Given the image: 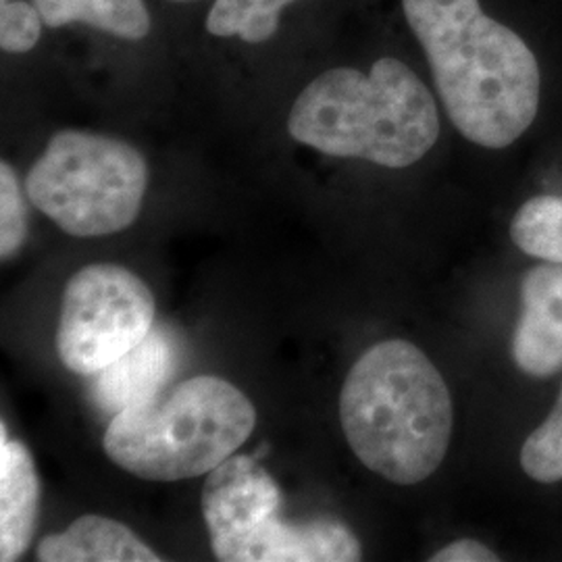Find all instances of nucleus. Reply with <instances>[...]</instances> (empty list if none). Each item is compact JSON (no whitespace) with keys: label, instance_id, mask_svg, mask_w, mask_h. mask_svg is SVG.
I'll list each match as a JSON object with an SVG mask.
<instances>
[{"label":"nucleus","instance_id":"1","mask_svg":"<svg viewBox=\"0 0 562 562\" xmlns=\"http://www.w3.org/2000/svg\"><path fill=\"white\" fill-rule=\"evenodd\" d=\"M402 9L462 136L494 150L519 140L542 90L540 65L521 36L480 0H402Z\"/></svg>","mask_w":562,"mask_h":562},{"label":"nucleus","instance_id":"2","mask_svg":"<svg viewBox=\"0 0 562 562\" xmlns=\"http://www.w3.org/2000/svg\"><path fill=\"white\" fill-rule=\"evenodd\" d=\"M344 436L359 461L396 485L438 471L452 438L454 411L436 364L415 344H375L341 385Z\"/></svg>","mask_w":562,"mask_h":562},{"label":"nucleus","instance_id":"3","mask_svg":"<svg viewBox=\"0 0 562 562\" xmlns=\"http://www.w3.org/2000/svg\"><path fill=\"white\" fill-rule=\"evenodd\" d=\"M288 132L327 157L404 169L434 148L440 115L422 78L383 57L369 74L336 67L311 81L292 104Z\"/></svg>","mask_w":562,"mask_h":562},{"label":"nucleus","instance_id":"4","mask_svg":"<svg viewBox=\"0 0 562 562\" xmlns=\"http://www.w3.org/2000/svg\"><path fill=\"white\" fill-rule=\"evenodd\" d=\"M257 425V411L234 383L213 375L186 380L167 396L120 411L104 452L146 482H181L211 473L236 454Z\"/></svg>","mask_w":562,"mask_h":562},{"label":"nucleus","instance_id":"5","mask_svg":"<svg viewBox=\"0 0 562 562\" xmlns=\"http://www.w3.org/2000/svg\"><path fill=\"white\" fill-rule=\"evenodd\" d=\"M148 167L127 142L80 130L57 132L25 178V194L76 238L120 234L138 220Z\"/></svg>","mask_w":562,"mask_h":562},{"label":"nucleus","instance_id":"6","mask_svg":"<svg viewBox=\"0 0 562 562\" xmlns=\"http://www.w3.org/2000/svg\"><path fill=\"white\" fill-rule=\"evenodd\" d=\"M157 302L150 288L120 265H90L67 281L60 299L57 352L80 375H99L148 338Z\"/></svg>","mask_w":562,"mask_h":562},{"label":"nucleus","instance_id":"7","mask_svg":"<svg viewBox=\"0 0 562 562\" xmlns=\"http://www.w3.org/2000/svg\"><path fill=\"white\" fill-rule=\"evenodd\" d=\"M276 480L252 457L232 454L206 473L202 515L217 561L241 562L252 538L280 513Z\"/></svg>","mask_w":562,"mask_h":562},{"label":"nucleus","instance_id":"8","mask_svg":"<svg viewBox=\"0 0 562 562\" xmlns=\"http://www.w3.org/2000/svg\"><path fill=\"white\" fill-rule=\"evenodd\" d=\"M522 313L513 357L522 373L550 378L562 369V265L543 262L525 273Z\"/></svg>","mask_w":562,"mask_h":562},{"label":"nucleus","instance_id":"9","mask_svg":"<svg viewBox=\"0 0 562 562\" xmlns=\"http://www.w3.org/2000/svg\"><path fill=\"white\" fill-rule=\"evenodd\" d=\"M357 536L338 519L267 522L248 543L244 562H352L361 561Z\"/></svg>","mask_w":562,"mask_h":562},{"label":"nucleus","instance_id":"10","mask_svg":"<svg viewBox=\"0 0 562 562\" xmlns=\"http://www.w3.org/2000/svg\"><path fill=\"white\" fill-rule=\"evenodd\" d=\"M41 515V477L25 443L0 440V561L21 559L34 538Z\"/></svg>","mask_w":562,"mask_h":562},{"label":"nucleus","instance_id":"11","mask_svg":"<svg viewBox=\"0 0 562 562\" xmlns=\"http://www.w3.org/2000/svg\"><path fill=\"white\" fill-rule=\"evenodd\" d=\"M178 362L176 340L153 327L146 340L99 373L94 401L104 411L120 413L125 406L148 401L161 392Z\"/></svg>","mask_w":562,"mask_h":562},{"label":"nucleus","instance_id":"12","mask_svg":"<svg viewBox=\"0 0 562 562\" xmlns=\"http://www.w3.org/2000/svg\"><path fill=\"white\" fill-rule=\"evenodd\" d=\"M41 562H157L161 557L123 522L86 515L38 543Z\"/></svg>","mask_w":562,"mask_h":562},{"label":"nucleus","instance_id":"13","mask_svg":"<svg viewBox=\"0 0 562 562\" xmlns=\"http://www.w3.org/2000/svg\"><path fill=\"white\" fill-rule=\"evenodd\" d=\"M48 27L86 23L121 41H142L150 32L144 0H34Z\"/></svg>","mask_w":562,"mask_h":562},{"label":"nucleus","instance_id":"14","mask_svg":"<svg viewBox=\"0 0 562 562\" xmlns=\"http://www.w3.org/2000/svg\"><path fill=\"white\" fill-rule=\"evenodd\" d=\"M296 0H215L206 30L217 38H240L248 44L271 41L280 30L281 9Z\"/></svg>","mask_w":562,"mask_h":562},{"label":"nucleus","instance_id":"15","mask_svg":"<svg viewBox=\"0 0 562 562\" xmlns=\"http://www.w3.org/2000/svg\"><path fill=\"white\" fill-rule=\"evenodd\" d=\"M510 238L525 255L562 265V196L525 202L510 223Z\"/></svg>","mask_w":562,"mask_h":562},{"label":"nucleus","instance_id":"16","mask_svg":"<svg viewBox=\"0 0 562 562\" xmlns=\"http://www.w3.org/2000/svg\"><path fill=\"white\" fill-rule=\"evenodd\" d=\"M522 471L540 483L562 480V387L557 406L548 419L525 440L521 448Z\"/></svg>","mask_w":562,"mask_h":562},{"label":"nucleus","instance_id":"17","mask_svg":"<svg viewBox=\"0 0 562 562\" xmlns=\"http://www.w3.org/2000/svg\"><path fill=\"white\" fill-rule=\"evenodd\" d=\"M27 238V209L15 169L0 162V259H13Z\"/></svg>","mask_w":562,"mask_h":562},{"label":"nucleus","instance_id":"18","mask_svg":"<svg viewBox=\"0 0 562 562\" xmlns=\"http://www.w3.org/2000/svg\"><path fill=\"white\" fill-rule=\"evenodd\" d=\"M42 15L32 2H2L0 7V46L4 53H27L32 50L42 34Z\"/></svg>","mask_w":562,"mask_h":562},{"label":"nucleus","instance_id":"19","mask_svg":"<svg viewBox=\"0 0 562 562\" xmlns=\"http://www.w3.org/2000/svg\"><path fill=\"white\" fill-rule=\"evenodd\" d=\"M431 562H498V554L494 550H490L487 546H483L477 540L471 538H462L457 542L448 543L440 552H436Z\"/></svg>","mask_w":562,"mask_h":562},{"label":"nucleus","instance_id":"20","mask_svg":"<svg viewBox=\"0 0 562 562\" xmlns=\"http://www.w3.org/2000/svg\"><path fill=\"white\" fill-rule=\"evenodd\" d=\"M173 2H188V0H173Z\"/></svg>","mask_w":562,"mask_h":562},{"label":"nucleus","instance_id":"21","mask_svg":"<svg viewBox=\"0 0 562 562\" xmlns=\"http://www.w3.org/2000/svg\"><path fill=\"white\" fill-rule=\"evenodd\" d=\"M2 2H9V0H2Z\"/></svg>","mask_w":562,"mask_h":562}]
</instances>
